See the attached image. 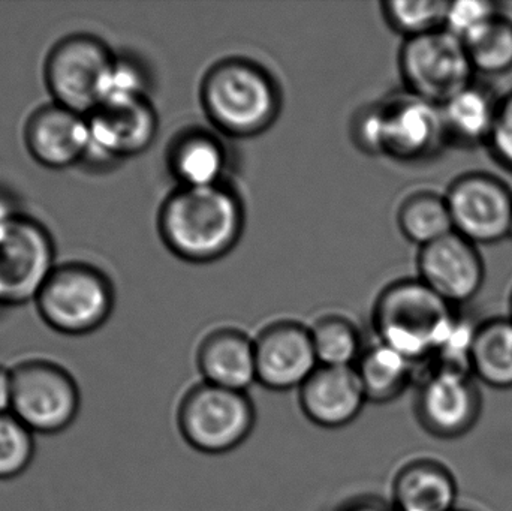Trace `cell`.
I'll use <instances>...</instances> for the list:
<instances>
[{
    "label": "cell",
    "mask_w": 512,
    "mask_h": 511,
    "mask_svg": "<svg viewBox=\"0 0 512 511\" xmlns=\"http://www.w3.org/2000/svg\"><path fill=\"white\" fill-rule=\"evenodd\" d=\"M397 219L403 236L421 248L454 233L447 200L433 192H418L406 198Z\"/></svg>",
    "instance_id": "cell-24"
},
{
    "label": "cell",
    "mask_w": 512,
    "mask_h": 511,
    "mask_svg": "<svg viewBox=\"0 0 512 511\" xmlns=\"http://www.w3.org/2000/svg\"><path fill=\"white\" fill-rule=\"evenodd\" d=\"M510 237H512V222H511V233H510Z\"/></svg>",
    "instance_id": "cell-36"
},
{
    "label": "cell",
    "mask_w": 512,
    "mask_h": 511,
    "mask_svg": "<svg viewBox=\"0 0 512 511\" xmlns=\"http://www.w3.org/2000/svg\"><path fill=\"white\" fill-rule=\"evenodd\" d=\"M23 137L30 158L50 170H66L89 156L87 116L53 101L27 117Z\"/></svg>",
    "instance_id": "cell-15"
},
{
    "label": "cell",
    "mask_w": 512,
    "mask_h": 511,
    "mask_svg": "<svg viewBox=\"0 0 512 511\" xmlns=\"http://www.w3.org/2000/svg\"><path fill=\"white\" fill-rule=\"evenodd\" d=\"M35 453V434L14 414H0V482L23 476Z\"/></svg>",
    "instance_id": "cell-28"
},
{
    "label": "cell",
    "mask_w": 512,
    "mask_h": 511,
    "mask_svg": "<svg viewBox=\"0 0 512 511\" xmlns=\"http://www.w3.org/2000/svg\"><path fill=\"white\" fill-rule=\"evenodd\" d=\"M245 227L242 201L225 185L179 188L162 204L159 233L173 254L192 263L227 255Z\"/></svg>",
    "instance_id": "cell-1"
},
{
    "label": "cell",
    "mask_w": 512,
    "mask_h": 511,
    "mask_svg": "<svg viewBox=\"0 0 512 511\" xmlns=\"http://www.w3.org/2000/svg\"><path fill=\"white\" fill-rule=\"evenodd\" d=\"M415 363L388 345H373L355 365L367 402L388 404L408 390L414 380Z\"/></svg>",
    "instance_id": "cell-22"
},
{
    "label": "cell",
    "mask_w": 512,
    "mask_h": 511,
    "mask_svg": "<svg viewBox=\"0 0 512 511\" xmlns=\"http://www.w3.org/2000/svg\"><path fill=\"white\" fill-rule=\"evenodd\" d=\"M255 423V405L248 393L204 381L183 396L177 413L183 440L206 455L233 452L251 437Z\"/></svg>",
    "instance_id": "cell-6"
},
{
    "label": "cell",
    "mask_w": 512,
    "mask_h": 511,
    "mask_svg": "<svg viewBox=\"0 0 512 511\" xmlns=\"http://www.w3.org/2000/svg\"><path fill=\"white\" fill-rule=\"evenodd\" d=\"M12 371L0 365V414L11 413Z\"/></svg>",
    "instance_id": "cell-32"
},
{
    "label": "cell",
    "mask_w": 512,
    "mask_h": 511,
    "mask_svg": "<svg viewBox=\"0 0 512 511\" xmlns=\"http://www.w3.org/2000/svg\"><path fill=\"white\" fill-rule=\"evenodd\" d=\"M201 102L216 128L231 137L249 138L273 125L279 116L280 92L262 66L234 57L207 72Z\"/></svg>",
    "instance_id": "cell-3"
},
{
    "label": "cell",
    "mask_w": 512,
    "mask_h": 511,
    "mask_svg": "<svg viewBox=\"0 0 512 511\" xmlns=\"http://www.w3.org/2000/svg\"><path fill=\"white\" fill-rule=\"evenodd\" d=\"M342 511H394L393 506L378 498H361L346 506Z\"/></svg>",
    "instance_id": "cell-34"
},
{
    "label": "cell",
    "mask_w": 512,
    "mask_h": 511,
    "mask_svg": "<svg viewBox=\"0 0 512 511\" xmlns=\"http://www.w3.org/2000/svg\"><path fill=\"white\" fill-rule=\"evenodd\" d=\"M110 278L92 264H56L35 299L41 320L56 333L86 336L101 329L114 309Z\"/></svg>",
    "instance_id": "cell-5"
},
{
    "label": "cell",
    "mask_w": 512,
    "mask_h": 511,
    "mask_svg": "<svg viewBox=\"0 0 512 511\" xmlns=\"http://www.w3.org/2000/svg\"><path fill=\"white\" fill-rule=\"evenodd\" d=\"M144 96H146V77L137 63L117 57L102 102L125 101V99L144 98Z\"/></svg>",
    "instance_id": "cell-30"
},
{
    "label": "cell",
    "mask_w": 512,
    "mask_h": 511,
    "mask_svg": "<svg viewBox=\"0 0 512 511\" xmlns=\"http://www.w3.org/2000/svg\"><path fill=\"white\" fill-rule=\"evenodd\" d=\"M454 231L475 245H492L510 236L511 189L493 174L469 173L448 189Z\"/></svg>",
    "instance_id": "cell-11"
},
{
    "label": "cell",
    "mask_w": 512,
    "mask_h": 511,
    "mask_svg": "<svg viewBox=\"0 0 512 511\" xmlns=\"http://www.w3.org/2000/svg\"><path fill=\"white\" fill-rule=\"evenodd\" d=\"M483 398L474 375L432 369L418 389L415 414L424 431L441 440H456L477 425Z\"/></svg>",
    "instance_id": "cell-12"
},
{
    "label": "cell",
    "mask_w": 512,
    "mask_h": 511,
    "mask_svg": "<svg viewBox=\"0 0 512 511\" xmlns=\"http://www.w3.org/2000/svg\"><path fill=\"white\" fill-rule=\"evenodd\" d=\"M117 56L101 38L72 33L51 47L44 81L53 102L89 116L104 99Z\"/></svg>",
    "instance_id": "cell-8"
},
{
    "label": "cell",
    "mask_w": 512,
    "mask_h": 511,
    "mask_svg": "<svg viewBox=\"0 0 512 511\" xmlns=\"http://www.w3.org/2000/svg\"><path fill=\"white\" fill-rule=\"evenodd\" d=\"M319 366L328 368H355L361 354L360 333L346 318L331 315L316 321L310 329Z\"/></svg>",
    "instance_id": "cell-25"
},
{
    "label": "cell",
    "mask_w": 512,
    "mask_h": 511,
    "mask_svg": "<svg viewBox=\"0 0 512 511\" xmlns=\"http://www.w3.org/2000/svg\"><path fill=\"white\" fill-rule=\"evenodd\" d=\"M454 511H463V510H454Z\"/></svg>",
    "instance_id": "cell-37"
},
{
    "label": "cell",
    "mask_w": 512,
    "mask_h": 511,
    "mask_svg": "<svg viewBox=\"0 0 512 511\" xmlns=\"http://www.w3.org/2000/svg\"><path fill=\"white\" fill-rule=\"evenodd\" d=\"M90 150L87 159L111 162L144 152L155 140L158 116L144 98L102 102L87 116Z\"/></svg>",
    "instance_id": "cell-13"
},
{
    "label": "cell",
    "mask_w": 512,
    "mask_h": 511,
    "mask_svg": "<svg viewBox=\"0 0 512 511\" xmlns=\"http://www.w3.org/2000/svg\"><path fill=\"white\" fill-rule=\"evenodd\" d=\"M197 365L204 383L246 393L256 384L255 341L240 330H216L201 342Z\"/></svg>",
    "instance_id": "cell-18"
},
{
    "label": "cell",
    "mask_w": 512,
    "mask_h": 511,
    "mask_svg": "<svg viewBox=\"0 0 512 511\" xmlns=\"http://www.w3.org/2000/svg\"><path fill=\"white\" fill-rule=\"evenodd\" d=\"M487 144L496 161L512 171V92L499 99L495 126Z\"/></svg>",
    "instance_id": "cell-31"
},
{
    "label": "cell",
    "mask_w": 512,
    "mask_h": 511,
    "mask_svg": "<svg viewBox=\"0 0 512 511\" xmlns=\"http://www.w3.org/2000/svg\"><path fill=\"white\" fill-rule=\"evenodd\" d=\"M399 63L408 92L439 107L474 83L468 50L447 29L406 39Z\"/></svg>",
    "instance_id": "cell-10"
},
{
    "label": "cell",
    "mask_w": 512,
    "mask_h": 511,
    "mask_svg": "<svg viewBox=\"0 0 512 511\" xmlns=\"http://www.w3.org/2000/svg\"><path fill=\"white\" fill-rule=\"evenodd\" d=\"M168 164L180 188H209L222 185L227 153L209 132L186 131L171 146Z\"/></svg>",
    "instance_id": "cell-20"
},
{
    "label": "cell",
    "mask_w": 512,
    "mask_h": 511,
    "mask_svg": "<svg viewBox=\"0 0 512 511\" xmlns=\"http://www.w3.org/2000/svg\"><path fill=\"white\" fill-rule=\"evenodd\" d=\"M459 488L441 462L418 459L400 468L393 482L394 511H454Z\"/></svg>",
    "instance_id": "cell-19"
},
{
    "label": "cell",
    "mask_w": 512,
    "mask_h": 511,
    "mask_svg": "<svg viewBox=\"0 0 512 511\" xmlns=\"http://www.w3.org/2000/svg\"><path fill=\"white\" fill-rule=\"evenodd\" d=\"M18 213H21V210L18 206L17 197L8 189L0 186V225L5 224L9 219L17 216Z\"/></svg>",
    "instance_id": "cell-33"
},
{
    "label": "cell",
    "mask_w": 512,
    "mask_h": 511,
    "mask_svg": "<svg viewBox=\"0 0 512 511\" xmlns=\"http://www.w3.org/2000/svg\"><path fill=\"white\" fill-rule=\"evenodd\" d=\"M499 99L472 83L441 105L445 135L462 146L487 144L498 114Z\"/></svg>",
    "instance_id": "cell-21"
},
{
    "label": "cell",
    "mask_w": 512,
    "mask_h": 511,
    "mask_svg": "<svg viewBox=\"0 0 512 511\" xmlns=\"http://www.w3.org/2000/svg\"><path fill=\"white\" fill-rule=\"evenodd\" d=\"M11 371V413L33 434H62L74 425L81 392L65 366L36 357L17 363Z\"/></svg>",
    "instance_id": "cell-7"
},
{
    "label": "cell",
    "mask_w": 512,
    "mask_h": 511,
    "mask_svg": "<svg viewBox=\"0 0 512 511\" xmlns=\"http://www.w3.org/2000/svg\"><path fill=\"white\" fill-rule=\"evenodd\" d=\"M298 401L304 416L325 429L351 425L367 404L363 386L355 368L319 366L298 389Z\"/></svg>",
    "instance_id": "cell-17"
},
{
    "label": "cell",
    "mask_w": 512,
    "mask_h": 511,
    "mask_svg": "<svg viewBox=\"0 0 512 511\" xmlns=\"http://www.w3.org/2000/svg\"><path fill=\"white\" fill-rule=\"evenodd\" d=\"M510 311H511V320H512V294H511V300H510Z\"/></svg>",
    "instance_id": "cell-35"
},
{
    "label": "cell",
    "mask_w": 512,
    "mask_h": 511,
    "mask_svg": "<svg viewBox=\"0 0 512 511\" xmlns=\"http://www.w3.org/2000/svg\"><path fill=\"white\" fill-rule=\"evenodd\" d=\"M256 383L274 392L300 389L319 368L312 333L294 321L265 327L255 339Z\"/></svg>",
    "instance_id": "cell-14"
},
{
    "label": "cell",
    "mask_w": 512,
    "mask_h": 511,
    "mask_svg": "<svg viewBox=\"0 0 512 511\" xmlns=\"http://www.w3.org/2000/svg\"><path fill=\"white\" fill-rule=\"evenodd\" d=\"M450 2L445 0H388L382 11L388 24L406 39L445 29Z\"/></svg>",
    "instance_id": "cell-27"
},
{
    "label": "cell",
    "mask_w": 512,
    "mask_h": 511,
    "mask_svg": "<svg viewBox=\"0 0 512 511\" xmlns=\"http://www.w3.org/2000/svg\"><path fill=\"white\" fill-rule=\"evenodd\" d=\"M471 374L492 389H512L511 318H496L477 326L471 347Z\"/></svg>",
    "instance_id": "cell-23"
},
{
    "label": "cell",
    "mask_w": 512,
    "mask_h": 511,
    "mask_svg": "<svg viewBox=\"0 0 512 511\" xmlns=\"http://www.w3.org/2000/svg\"><path fill=\"white\" fill-rule=\"evenodd\" d=\"M56 267V246L38 219L18 213L0 225V309L35 302Z\"/></svg>",
    "instance_id": "cell-9"
},
{
    "label": "cell",
    "mask_w": 512,
    "mask_h": 511,
    "mask_svg": "<svg viewBox=\"0 0 512 511\" xmlns=\"http://www.w3.org/2000/svg\"><path fill=\"white\" fill-rule=\"evenodd\" d=\"M354 138L366 152L417 161L433 155L447 135L441 107L408 92L361 111Z\"/></svg>",
    "instance_id": "cell-4"
},
{
    "label": "cell",
    "mask_w": 512,
    "mask_h": 511,
    "mask_svg": "<svg viewBox=\"0 0 512 511\" xmlns=\"http://www.w3.org/2000/svg\"><path fill=\"white\" fill-rule=\"evenodd\" d=\"M475 71L498 75L512 69V21L498 15L463 41Z\"/></svg>",
    "instance_id": "cell-26"
},
{
    "label": "cell",
    "mask_w": 512,
    "mask_h": 511,
    "mask_svg": "<svg viewBox=\"0 0 512 511\" xmlns=\"http://www.w3.org/2000/svg\"><path fill=\"white\" fill-rule=\"evenodd\" d=\"M456 320L453 306L420 279L397 281L385 288L373 311L379 342L415 365L433 360Z\"/></svg>",
    "instance_id": "cell-2"
},
{
    "label": "cell",
    "mask_w": 512,
    "mask_h": 511,
    "mask_svg": "<svg viewBox=\"0 0 512 511\" xmlns=\"http://www.w3.org/2000/svg\"><path fill=\"white\" fill-rule=\"evenodd\" d=\"M498 3L483 0H462L450 2L445 20V29L465 41L493 18L501 15Z\"/></svg>",
    "instance_id": "cell-29"
},
{
    "label": "cell",
    "mask_w": 512,
    "mask_h": 511,
    "mask_svg": "<svg viewBox=\"0 0 512 511\" xmlns=\"http://www.w3.org/2000/svg\"><path fill=\"white\" fill-rule=\"evenodd\" d=\"M418 272L420 281L451 306L474 299L484 282L477 245L456 231L421 248Z\"/></svg>",
    "instance_id": "cell-16"
}]
</instances>
